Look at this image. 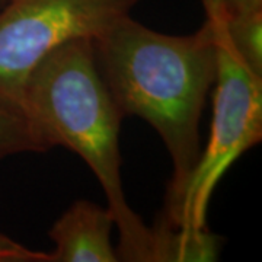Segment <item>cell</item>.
Wrapping results in <instances>:
<instances>
[{"label": "cell", "instance_id": "cell-1", "mask_svg": "<svg viewBox=\"0 0 262 262\" xmlns=\"http://www.w3.org/2000/svg\"><path fill=\"white\" fill-rule=\"evenodd\" d=\"M95 60L118 111L158 131L172 160L159 222L173 225L201 153L200 120L217 75L213 22L191 35H168L130 15L92 39Z\"/></svg>", "mask_w": 262, "mask_h": 262}, {"label": "cell", "instance_id": "cell-2", "mask_svg": "<svg viewBox=\"0 0 262 262\" xmlns=\"http://www.w3.org/2000/svg\"><path fill=\"white\" fill-rule=\"evenodd\" d=\"M19 105L48 149L76 153L99 181L120 234V261L151 262V227L131 210L122 189L124 118L99 73L92 39L77 38L51 51L28 76Z\"/></svg>", "mask_w": 262, "mask_h": 262}, {"label": "cell", "instance_id": "cell-3", "mask_svg": "<svg viewBox=\"0 0 262 262\" xmlns=\"http://www.w3.org/2000/svg\"><path fill=\"white\" fill-rule=\"evenodd\" d=\"M210 20L217 38L213 121L207 146L201 149L188 181L177 220L169 225L179 229L206 227L207 207L215 185L237 158L262 139V77L234 53L219 24Z\"/></svg>", "mask_w": 262, "mask_h": 262}, {"label": "cell", "instance_id": "cell-4", "mask_svg": "<svg viewBox=\"0 0 262 262\" xmlns=\"http://www.w3.org/2000/svg\"><path fill=\"white\" fill-rule=\"evenodd\" d=\"M137 2L6 0L0 8V98L19 105L28 76L51 51L101 35Z\"/></svg>", "mask_w": 262, "mask_h": 262}, {"label": "cell", "instance_id": "cell-5", "mask_svg": "<svg viewBox=\"0 0 262 262\" xmlns=\"http://www.w3.org/2000/svg\"><path fill=\"white\" fill-rule=\"evenodd\" d=\"M114 215L108 207L77 200L50 229L54 242L50 262H118L111 242Z\"/></svg>", "mask_w": 262, "mask_h": 262}, {"label": "cell", "instance_id": "cell-6", "mask_svg": "<svg viewBox=\"0 0 262 262\" xmlns=\"http://www.w3.org/2000/svg\"><path fill=\"white\" fill-rule=\"evenodd\" d=\"M151 262L215 261L223 239L203 229H179L156 222L151 227Z\"/></svg>", "mask_w": 262, "mask_h": 262}, {"label": "cell", "instance_id": "cell-7", "mask_svg": "<svg viewBox=\"0 0 262 262\" xmlns=\"http://www.w3.org/2000/svg\"><path fill=\"white\" fill-rule=\"evenodd\" d=\"M208 19L219 24L234 53L255 75L262 77V10L241 13L230 18Z\"/></svg>", "mask_w": 262, "mask_h": 262}, {"label": "cell", "instance_id": "cell-8", "mask_svg": "<svg viewBox=\"0 0 262 262\" xmlns=\"http://www.w3.org/2000/svg\"><path fill=\"white\" fill-rule=\"evenodd\" d=\"M48 150L22 108L0 98V158L18 153H46Z\"/></svg>", "mask_w": 262, "mask_h": 262}, {"label": "cell", "instance_id": "cell-9", "mask_svg": "<svg viewBox=\"0 0 262 262\" xmlns=\"http://www.w3.org/2000/svg\"><path fill=\"white\" fill-rule=\"evenodd\" d=\"M206 18L223 19L262 10V0H201Z\"/></svg>", "mask_w": 262, "mask_h": 262}, {"label": "cell", "instance_id": "cell-10", "mask_svg": "<svg viewBox=\"0 0 262 262\" xmlns=\"http://www.w3.org/2000/svg\"><path fill=\"white\" fill-rule=\"evenodd\" d=\"M0 262H50V253L32 251L0 233Z\"/></svg>", "mask_w": 262, "mask_h": 262}, {"label": "cell", "instance_id": "cell-11", "mask_svg": "<svg viewBox=\"0 0 262 262\" xmlns=\"http://www.w3.org/2000/svg\"><path fill=\"white\" fill-rule=\"evenodd\" d=\"M5 3H6V0H0V8H2V6H3Z\"/></svg>", "mask_w": 262, "mask_h": 262}]
</instances>
